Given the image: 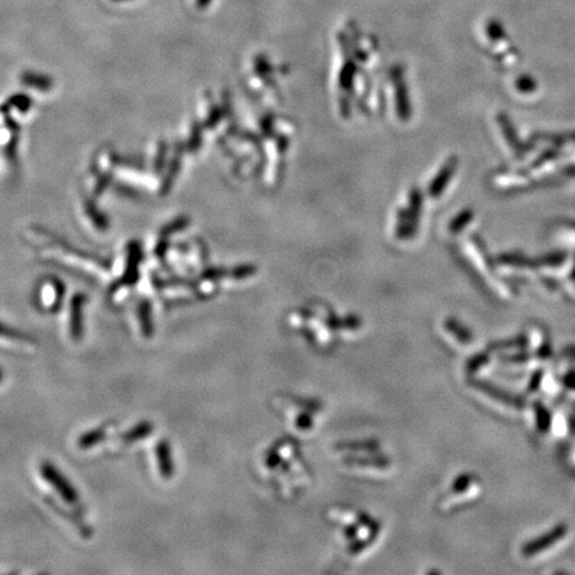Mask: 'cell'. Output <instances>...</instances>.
Here are the masks:
<instances>
[{
  "label": "cell",
  "mask_w": 575,
  "mask_h": 575,
  "mask_svg": "<svg viewBox=\"0 0 575 575\" xmlns=\"http://www.w3.org/2000/svg\"><path fill=\"white\" fill-rule=\"evenodd\" d=\"M570 540V530L566 525H559L552 531H547L535 540L522 545L519 555L526 564H537L552 558L554 554L564 549Z\"/></svg>",
  "instance_id": "1"
},
{
  "label": "cell",
  "mask_w": 575,
  "mask_h": 575,
  "mask_svg": "<svg viewBox=\"0 0 575 575\" xmlns=\"http://www.w3.org/2000/svg\"><path fill=\"white\" fill-rule=\"evenodd\" d=\"M40 474L43 475L45 482H48L57 490V494L62 496L69 505H78L79 496L74 486L67 481V478L57 470V466L51 463H43L40 465Z\"/></svg>",
  "instance_id": "2"
},
{
  "label": "cell",
  "mask_w": 575,
  "mask_h": 575,
  "mask_svg": "<svg viewBox=\"0 0 575 575\" xmlns=\"http://www.w3.org/2000/svg\"><path fill=\"white\" fill-rule=\"evenodd\" d=\"M155 451H156V458H158V472L165 480L172 478L175 474V463L172 458L170 443L165 440L158 441Z\"/></svg>",
  "instance_id": "3"
},
{
  "label": "cell",
  "mask_w": 575,
  "mask_h": 575,
  "mask_svg": "<svg viewBox=\"0 0 575 575\" xmlns=\"http://www.w3.org/2000/svg\"><path fill=\"white\" fill-rule=\"evenodd\" d=\"M83 303L84 297L83 296H75L71 304V316H69V332L74 339H79L83 335Z\"/></svg>",
  "instance_id": "4"
},
{
  "label": "cell",
  "mask_w": 575,
  "mask_h": 575,
  "mask_svg": "<svg viewBox=\"0 0 575 575\" xmlns=\"http://www.w3.org/2000/svg\"><path fill=\"white\" fill-rule=\"evenodd\" d=\"M153 431V424L152 422H140L135 425L131 430H128L127 433L123 434V441L125 443H134L137 441L144 440L148 434H151Z\"/></svg>",
  "instance_id": "5"
},
{
  "label": "cell",
  "mask_w": 575,
  "mask_h": 575,
  "mask_svg": "<svg viewBox=\"0 0 575 575\" xmlns=\"http://www.w3.org/2000/svg\"><path fill=\"white\" fill-rule=\"evenodd\" d=\"M107 434V428L102 426V428L92 429L88 433H84L79 438L80 449H91L92 446L100 443Z\"/></svg>",
  "instance_id": "6"
},
{
  "label": "cell",
  "mask_w": 575,
  "mask_h": 575,
  "mask_svg": "<svg viewBox=\"0 0 575 575\" xmlns=\"http://www.w3.org/2000/svg\"><path fill=\"white\" fill-rule=\"evenodd\" d=\"M139 317H140V327L141 333L144 337L151 339L153 336V323L151 317V306L148 304H143L139 309Z\"/></svg>",
  "instance_id": "7"
},
{
  "label": "cell",
  "mask_w": 575,
  "mask_h": 575,
  "mask_svg": "<svg viewBox=\"0 0 575 575\" xmlns=\"http://www.w3.org/2000/svg\"><path fill=\"white\" fill-rule=\"evenodd\" d=\"M0 337H7V339H15L18 342H24V344H34V339H31V336L19 332L13 327H7L4 324H0Z\"/></svg>",
  "instance_id": "8"
},
{
  "label": "cell",
  "mask_w": 575,
  "mask_h": 575,
  "mask_svg": "<svg viewBox=\"0 0 575 575\" xmlns=\"http://www.w3.org/2000/svg\"><path fill=\"white\" fill-rule=\"evenodd\" d=\"M564 460H566L567 466L570 467V470H573L575 473V442H573V443L569 446V449H567L566 454H564Z\"/></svg>",
  "instance_id": "9"
}]
</instances>
